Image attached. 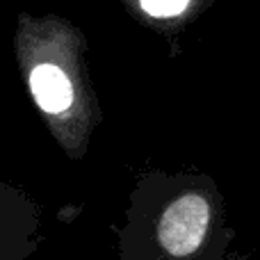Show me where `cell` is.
<instances>
[{
    "label": "cell",
    "mask_w": 260,
    "mask_h": 260,
    "mask_svg": "<svg viewBox=\"0 0 260 260\" xmlns=\"http://www.w3.org/2000/svg\"><path fill=\"white\" fill-rule=\"evenodd\" d=\"M210 226V203L201 194H183L169 203L157 221V240L162 249L176 258L194 253L203 244Z\"/></svg>",
    "instance_id": "6da1fadb"
},
{
    "label": "cell",
    "mask_w": 260,
    "mask_h": 260,
    "mask_svg": "<svg viewBox=\"0 0 260 260\" xmlns=\"http://www.w3.org/2000/svg\"><path fill=\"white\" fill-rule=\"evenodd\" d=\"M30 89L37 105L46 114H62L73 103V89L62 69L53 64H37L30 73Z\"/></svg>",
    "instance_id": "7a4b0ae2"
},
{
    "label": "cell",
    "mask_w": 260,
    "mask_h": 260,
    "mask_svg": "<svg viewBox=\"0 0 260 260\" xmlns=\"http://www.w3.org/2000/svg\"><path fill=\"white\" fill-rule=\"evenodd\" d=\"M142 9L148 14V16L155 18H171L178 16L187 9L189 0H139Z\"/></svg>",
    "instance_id": "3957f363"
}]
</instances>
